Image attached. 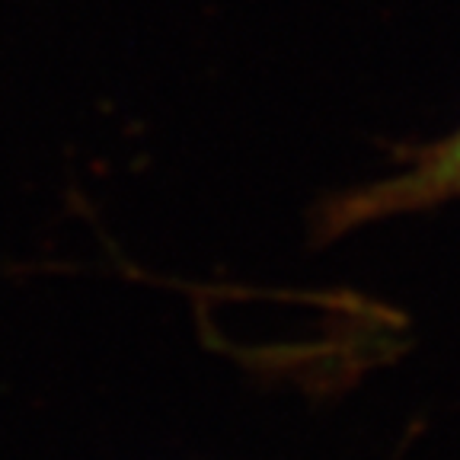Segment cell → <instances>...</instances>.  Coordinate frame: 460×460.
Instances as JSON below:
<instances>
[{
  "label": "cell",
  "instance_id": "obj_1",
  "mask_svg": "<svg viewBox=\"0 0 460 460\" xmlns=\"http://www.w3.org/2000/svg\"><path fill=\"white\" fill-rule=\"evenodd\" d=\"M454 199H460V128L425 151H416L410 166L390 180L336 195L323 208L320 230L326 237H339L345 230L365 227L381 217L412 215Z\"/></svg>",
  "mask_w": 460,
  "mask_h": 460
}]
</instances>
